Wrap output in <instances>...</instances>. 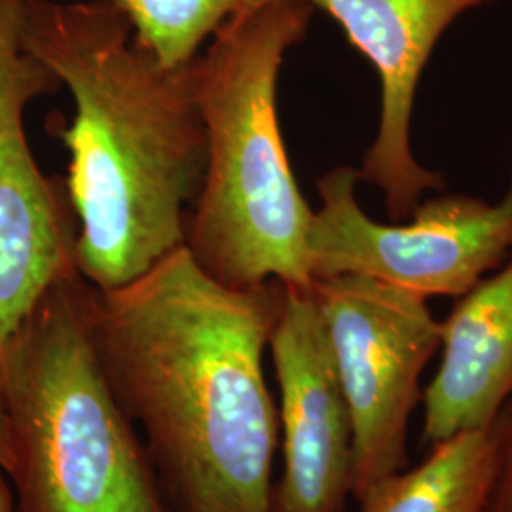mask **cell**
<instances>
[{"label":"cell","mask_w":512,"mask_h":512,"mask_svg":"<svg viewBox=\"0 0 512 512\" xmlns=\"http://www.w3.org/2000/svg\"><path fill=\"white\" fill-rule=\"evenodd\" d=\"M336 374L353 427L351 495L363 499L406 459L421 372L440 349L427 298L365 275L315 279Z\"/></svg>","instance_id":"cell-6"},{"label":"cell","mask_w":512,"mask_h":512,"mask_svg":"<svg viewBox=\"0 0 512 512\" xmlns=\"http://www.w3.org/2000/svg\"><path fill=\"white\" fill-rule=\"evenodd\" d=\"M497 476L494 423L435 442L414 469L378 482L361 512H490Z\"/></svg>","instance_id":"cell-11"},{"label":"cell","mask_w":512,"mask_h":512,"mask_svg":"<svg viewBox=\"0 0 512 512\" xmlns=\"http://www.w3.org/2000/svg\"><path fill=\"white\" fill-rule=\"evenodd\" d=\"M442 321L440 366L423 395V435L439 442L494 423L512 393V255Z\"/></svg>","instance_id":"cell-10"},{"label":"cell","mask_w":512,"mask_h":512,"mask_svg":"<svg viewBox=\"0 0 512 512\" xmlns=\"http://www.w3.org/2000/svg\"><path fill=\"white\" fill-rule=\"evenodd\" d=\"M281 294L222 283L184 245L124 287L92 285L99 361L177 512H274L264 353Z\"/></svg>","instance_id":"cell-1"},{"label":"cell","mask_w":512,"mask_h":512,"mask_svg":"<svg viewBox=\"0 0 512 512\" xmlns=\"http://www.w3.org/2000/svg\"><path fill=\"white\" fill-rule=\"evenodd\" d=\"M497 476L490 512H512V393L494 421Z\"/></svg>","instance_id":"cell-13"},{"label":"cell","mask_w":512,"mask_h":512,"mask_svg":"<svg viewBox=\"0 0 512 512\" xmlns=\"http://www.w3.org/2000/svg\"><path fill=\"white\" fill-rule=\"evenodd\" d=\"M27 0H0V348L38 298L76 270L78 219L63 179L29 147L25 110L63 84L23 46Z\"/></svg>","instance_id":"cell-7"},{"label":"cell","mask_w":512,"mask_h":512,"mask_svg":"<svg viewBox=\"0 0 512 512\" xmlns=\"http://www.w3.org/2000/svg\"><path fill=\"white\" fill-rule=\"evenodd\" d=\"M90 294L78 270L59 277L0 348L19 512H167L99 361Z\"/></svg>","instance_id":"cell-4"},{"label":"cell","mask_w":512,"mask_h":512,"mask_svg":"<svg viewBox=\"0 0 512 512\" xmlns=\"http://www.w3.org/2000/svg\"><path fill=\"white\" fill-rule=\"evenodd\" d=\"M23 46L73 95L65 179L78 219L76 270L124 287L183 247L207 141L194 59L171 67L135 37L118 0H27Z\"/></svg>","instance_id":"cell-2"},{"label":"cell","mask_w":512,"mask_h":512,"mask_svg":"<svg viewBox=\"0 0 512 512\" xmlns=\"http://www.w3.org/2000/svg\"><path fill=\"white\" fill-rule=\"evenodd\" d=\"M0 512H16L14 495L2 475H0Z\"/></svg>","instance_id":"cell-15"},{"label":"cell","mask_w":512,"mask_h":512,"mask_svg":"<svg viewBox=\"0 0 512 512\" xmlns=\"http://www.w3.org/2000/svg\"><path fill=\"white\" fill-rule=\"evenodd\" d=\"M139 38L165 65L179 67L202 52L203 44L234 12L255 0H118Z\"/></svg>","instance_id":"cell-12"},{"label":"cell","mask_w":512,"mask_h":512,"mask_svg":"<svg viewBox=\"0 0 512 512\" xmlns=\"http://www.w3.org/2000/svg\"><path fill=\"white\" fill-rule=\"evenodd\" d=\"M359 171L344 165L317 188L311 275H365L420 296H463L512 255V175L497 203L444 194L418 203L404 224L370 219L357 202Z\"/></svg>","instance_id":"cell-5"},{"label":"cell","mask_w":512,"mask_h":512,"mask_svg":"<svg viewBox=\"0 0 512 512\" xmlns=\"http://www.w3.org/2000/svg\"><path fill=\"white\" fill-rule=\"evenodd\" d=\"M268 348L283 437L274 512H342L353 482V427L311 289L283 285Z\"/></svg>","instance_id":"cell-8"},{"label":"cell","mask_w":512,"mask_h":512,"mask_svg":"<svg viewBox=\"0 0 512 512\" xmlns=\"http://www.w3.org/2000/svg\"><path fill=\"white\" fill-rule=\"evenodd\" d=\"M313 12L308 0L249 2L194 57L207 164L184 247L230 287L313 285V209L294 179L277 118L283 61L308 35Z\"/></svg>","instance_id":"cell-3"},{"label":"cell","mask_w":512,"mask_h":512,"mask_svg":"<svg viewBox=\"0 0 512 512\" xmlns=\"http://www.w3.org/2000/svg\"><path fill=\"white\" fill-rule=\"evenodd\" d=\"M344 29L374 65L382 86L380 122L363 156L359 179L384 192L393 220L408 219L427 190H442L439 173L412 152V114L429 57L456 19L486 0H308Z\"/></svg>","instance_id":"cell-9"},{"label":"cell","mask_w":512,"mask_h":512,"mask_svg":"<svg viewBox=\"0 0 512 512\" xmlns=\"http://www.w3.org/2000/svg\"><path fill=\"white\" fill-rule=\"evenodd\" d=\"M16 467V450H14V439H12V427L6 414V406L2 401L0 391V471L12 475Z\"/></svg>","instance_id":"cell-14"}]
</instances>
